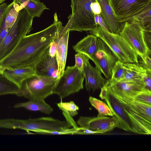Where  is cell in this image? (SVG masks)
<instances>
[{"mask_svg": "<svg viewBox=\"0 0 151 151\" xmlns=\"http://www.w3.org/2000/svg\"><path fill=\"white\" fill-rule=\"evenodd\" d=\"M15 108H23L32 111H39L49 114L53 111V109L45 101L44 99H30L27 102L15 104Z\"/></svg>", "mask_w": 151, "mask_h": 151, "instance_id": "cell-20", "label": "cell"}, {"mask_svg": "<svg viewBox=\"0 0 151 151\" xmlns=\"http://www.w3.org/2000/svg\"><path fill=\"white\" fill-rule=\"evenodd\" d=\"M123 64L124 67V72L122 78L120 81L142 80V78L148 72H151L138 63H123Z\"/></svg>", "mask_w": 151, "mask_h": 151, "instance_id": "cell-19", "label": "cell"}, {"mask_svg": "<svg viewBox=\"0 0 151 151\" xmlns=\"http://www.w3.org/2000/svg\"><path fill=\"white\" fill-rule=\"evenodd\" d=\"M89 101L90 104L98 111L97 116H114V113L109 106L104 102L90 96Z\"/></svg>", "mask_w": 151, "mask_h": 151, "instance_id": "cell-23", "label": "cell"}, {"mask_svg": "<svg viewBox=\"0 0 151 151\" xmlns=\"http://www.w3.org/2000/svg\"><path fill=\"white\" fill-rule=\"evenodd\" d=\"M124 71L123 63L118 60L112 69L111 77L109 80L114 81H120L123 77Z\"/></svg>", "mask_w": 151, "mask_h": 151, "instance_id": "cell-27", "label": "cell"}, {"mask_svg": "<svg viewBox=\"0 0 151 151\" xmlns=\"http://www.w3.org/2000/svg\"><path fill=\"white\" fill-rule=\"evenodd\" d=\"M104 100L112 110L114 115L118 120L119 128L135 133L132 122L120 101L104 86L101 89L99 95Z\"/></svg>", "mask_w": 151, "mask_h": 151, "instance_id": "cell-10", "label": "cell"}, {"mask_svg": "<svg viewBox=\"0 0 151 151\" xmlns=\"http://www.w3.org/2000/svg\"><path fill=\"white\" fill-rule=\"evenodd\" d=\"M104 86L111 92L132 98L142 91L145 88L142 80L114 81L107 80Z\"/></svg>", "mask_w": 151, "mask_h": 151, "instance_id": "cell-12", "label": "cell"}, {"mask_svg": "<svg viewBox=\"0 0 151 151\" xmlns=\"http://www.w3.org/2000/svg\"><path fill=\"white\" fill-rule=\"evenodd\" d=\"M89 33L102 40L118 60L124 63H138L137 52L119 34L111 33L98 25L96 29L89 31Z\"/></svg>", "mask_w": 151, "mask_h": 151, "instance_id": "cell-3", "label": "cell"}, {"mask_svg": "<svg viewBox=\"0 0 151 151\" xmlns=\"http://www.w3.org/2000/svg\"><path fill=\"white\" fill-rule=\"evenodd\" d=\"M99 134L97 132L93 131L86 128L79 127L77 128L76 134Z\"/></svg>", "mask_w": 151, "mask_h": 151, "instance_id": "cell-34", "label": "cell"}, {"mask_svg": "<svg viewBox=\"0 0 151 151\" xmlns=\"http://www.w3.org/2000/svg\"><path fill=\"white\" fill-rule=\"evenodd\" d=\"M75 64L74 65L79 70L83 72L84 66L90 59L85 54L78 52L75 55Z\"/></svg>", "mask_w": 151, "mask_h": 151, "instance_id": "cell-28", "label": "cell"}, {"mask_svg": "<svg viewBox=\"0 0 151 151\" xmlns=\"http://www.w3.org/2000/svg\"><path fill=\"white\" fill-rule=\"evenodd\" d=\"M109 1L114 15L122 22L133 20L151 5V0Z\"/></svg>", "mask_w": 151, "mask_h": 151, "instance_id": "cell-8", "label": "cell"}, {"mask_svg": "<svg viewBox=\"0 0 151 151\" xmlns=\"http://www.w3.org/2000/svg\"><path fill=\"white\" fill-rule=\"evenodd\" d=\"M58 37L56 39L52 42L50 45L49 48V54L52 57L55 56L58 42L59 39Z\"/></svg>", "mask_w": 151, "mask_h": 151, "instance_id": "cell-31", "label": "cell"}, {"mask_svg": "<svg viewBox=\"0 0 151 151\" xmlns=\"http://www.w3.org/2000/svg\"><path fill=\"white\" fill-rule=\"evenodd\" d=\"M34 17L23 7L19 11L16 21L0 43V61L8 55L24 37L31 30Z\"/></svg>", "mask_w": 151, "mask_h": 151, "instance_id": "cell-4", "label": "cell"}, {"mask_svg": "<svg viewBox=\"0 0 151 151\" xmlns=\"http://www.w3.org/2000/svg\"><path fill=\"white\" fill-rule=\"evenodd\" d=\"M119 35L134 50L142 61H145L150 55L151 49L145 39L143 30L136 19L125 22Z\"/></svg>", "mask_w": 151, "mask_h": 151, "instance_id": "cell-6", "label": "cell"}, {"mask_svg": "<svg viewBox=\"0 0 151 151\" xmlns=\"http://www.w3.org/2000/svg\"><path fill=\"white\" fill-rule=\"evenodd\" d=\"M57 104L59 109L62 111L67 120H71L72 118L78 114L79 107L73 101L67 102L61 101Z\"/></svg>", "mask_w": 151, "mask_h": 151, "instance_id": "cell-24", "label": "cell"}, {"mask_svg": "<svg viewBox=\"0 0 151 151\" xmlns=\"http://www.w3.org/2000/svg\"><path fill=\"white\" fill-rule=\"evenodd\" d=\"M58 78L36 75L24 81L21 89L22 96L29 99H44L53 94Z\"/></svg>", "mask_w": 151, "mask_h": 151, "instance_id": "cell-7", "label": "cell"}, {"mask_svg": "<svg viewBox=\"0 0 151 151\" xmlns=\"http://www.w3.org/2000/svg\"><path fill=\"white\" fill-rule=\"evenodd\" d=\"M151 5H150L143 12L133 19H136L138 21L144 30L151 31Z\"/></svg>", "mask_w": 151, "mask_h": 151, "instance_id": "cell-25", "label": "cell"}, {"mask_svg": "<svg viewBox=\"0 0 151 151\" xmlns=\"http://www.w3.org/2000/svg\"><path fill=\"white\" fill-rule=\"evenodd\" d=\"M94 16L95 21L96 24L107 31L110 32L106 24L101 16V14H94Z\"/></svg>", "mask_w": 151, "mask_h": 151, "instance_id": "cell-32", "label": "cell"}, {"mask_svg": "<svg viewBox=\"0 0 151 151\" xmlns=\"http://www.w3.org/2000/svg\"><path fill=\"white\" fill-rule=\"evenodd\" d=\"M63 26L58 37L55 55L58 66V78L62 75L65 70L67 53L70 31H63Z\"/></svg>", "mask_w": 151, "mask_h": 151, "instance_id": "cell-16", "label": "cell"}, {"mask_svg": "<svg viewBox=\"0 0 151 151\" xmlns=\"http://www.w3.org/2000/svg\"><path fill=\"white\" fill-rule=\"evenodd\" d=\"M136 100L145 104L151 106V91L144 90L134 98Z\"/></svg>", "mask_w": 151, "mask_h": 151, "instance_id": "cell-29", "label": "cell"}, {"mask_svg": "<svg viewBox=\"0 0 151 151\" xmlns=\"http://www.w3.org/2000/svg\"><path fill=\"white\" fill-rule=\"evenodd\" d=\"M21 8V6H19L15 2L7 13L5 18V25L7 28H10L15 22Z\"/></svg>", "mask_w": 151, "mask_h": 151, "instance_id": "cell-26", "label": "cell"}, {"mask_svg": "<svg viewBox=\"0 0 151 151\" xmlns=\"http://www.w3.org/2000/svg\"><path fill=\"white\" fill-rule=\"evenodd\" d=\"M53 24L40 32L24 37L14 48L0 61V66L12 70L33 67L51 43L59 36L62 23L56 13Z\"/></svg>", "mask_w": 151, "mask_h": 151, "instance_id": "cell-1", "label": "cell"}, {"mask_svg": "<svg viewBox=\"0 0 151 151\" xmlns=\"http://www.w3.org/2000/svg\"><path fill=\"white\" fill-rule=\"evenodd\" d=\"M6 0H0V4L4 3Z\"/></svg>", "mask_w": 151, "mask_h": 151, "instance_id": "cell-36", "label": "cell"}, {"mask_svg": "<svg viewBox=\"0 0 151 151\" xmlns=\"http://www.w3.org/2000/svg\"><path fill=\"white\" fill-rule=\"evenodd\" d=\"M91 9L94 14L99 15L101 13V9L99 4L96 1L92 3L91 5Z\"/></svg>", "mask_w": 151, "mask_h": 151, "instance_id": "cell-35", "label": "cell"}, {"mask_svg": "<svg viewBox=\"0 0 151 151\" xmlns=\"http://www.w3.org/2000/svg\"><path fill=\"white\" fill-rule=\"evenodd\" d=\"M15 2L14 1H13L12 2L9 4L5 2L0 4V29L7 13L12 8Z\"/></svg>", "mask_w": 151, "mask_h": 151, "instance_id": "cell-30", "label": "cell"}, {"mask_svg": "<svg viewBox=\"0 0 151 151\" xmlns=\"http://www.w3.org/2000/svg\"><path fill=\"white\" fill-rule=\"evenodd\" d=\"M25 8L32 16L40 17L44 11L49 9L42 2L35 0H12Z\"/></svg>", "mask_w": 151, "mask_h": 151, "instance_id": "cell-21", "label": "cell"}, {"mask_svg": "<svg viewBox=\"0 0 151 151\" xmlns=\"http://www.w3.org/2000/svg\"><path fill=\"white\" fill-rule=\"evenodd\" d=\"M2 75L21 88L24 81L36 75L33 67H28L12 70L5 69Z\"/></svg>", "mask_w": 151, "mask_h": 151, "instance_id": "cell-17", "label": "cell"}, {"mask_svg": "<svg viewBox=\"0 0 151 151\" xmlns=\"http://www.w3.org/2000/svg\"><path fill=\"white\" fill-rule=\"evenodd\" d=\"M100 6L101 16L111 33L119 34L125 22H120L114 15L109 0H95Z\"/></svg>", "mask_w": 151, "mask_h": 151, "instance_id": "cell-15", "label": "cell"}, {"mask_svg": "<svg viewBox=\"0 0 151 151\" xmlns=\"http://www.w3.org/2000/svg\"><path fill=\"white\" fill-rule=\"evenodd\" d=\"M14 95L22 96L23 91L2 75H0V96Z\"/></svg>", "mask_w": 151, "mask_h": 151, "instance_id": "cell-22", "label": "cell"}, {"mask_svg": "<svg viewBox=\"0 0 151 151\" xmlns=\"http://www.w3.org/2000/svg\"><path fill=\"white\" fill-rule=\"evenodd\" d=\"M97 44V49L91 60L101 73L109 80L111 77L112 69L118 60L107 45L98 37Z\"/></svg>", "mask_w": 151, "mask_h": 151, "instance_id": "cell-9", "label": "cell"}, {"mask_svg": "<svg viewBox=\"0 0 151 151\" xmlns=\"http://www.w3.org/2000/svg\"><path fill=\"white\" fill-rule=\"evenodd\" d=\"M83 73L85 78V87L87 91L101 89L105 85L107 80L104 78L97 67L92 66L89 61L84 66Z\"/></svg>", "mask_w": 151, "mask_h": 151, "instance_id": "cell-14", "label": "cell"}, {"mask_svg": "<svg viewBox=\"0 0 151 151\" xmlns=\"http://www.w3.org/2000/svg\"><path fill=\"white\" fill-rule=\"evenodd\" d=\"M35 0L37 1H40V0Z\"/></svg>", "mask_w": 151, "mask_h": 151, "instance_id": "cell-37", "label": "cell"}, {"mask_svg": "<svg viewBox=\"0 0 151 151\" xmlns=\"http://www.w3.org/2000/svg\"><path fill=\"white\" fill-rule=\"evenodd\" d=\"M84 74L75 65L68 66L58 78L53 90V94L61 99L78 92L83 88Z\"/></svg>", "mask_w": 151, "mask_h": 151, "instance_id": "cell-5", "label": "cell"}, {"mask_svg": "<svg viewBox=\"0 0 151 151\" xmlns=\"http://www.w3.org/2000/svg\"><path fill=\"white\" fill-rule=\"evenodd\" d=\"M97 39L98 37L94 35H88L73 46V48L76 52L83 53L91 60L98 48Z\"/></svg>", "mask_w": 151, "mask_h": 151, "instance_id": "cell-18", "label": "cell"}, {"mask_svg": "<svg viewBox=\"0 0 151 151\" xmlns=\"http://www.w3.org/2000/svg\"><path fill=\"white\" fill-rule=\"evenodd\" d=\"M80 127L101 134L119 128L120 124L116 117L106 116L97 117L81 116L77 122Z\"/></svg>", "mask_w": 151, "mask_h": 151, "instance_id": "cell-11", "label": "cell"}, {"mask_svg": "<svg viewBox=\"0 0 151 151\" xmlns=\"http://www.w3.org/2000/svg\"><path fill=\"white\" fill-rule=\"evenodd\" d=\"M72 13L63 31H89L96 29L94 14L91 6L95 0H71Z\"/></svg>", "mask_w": 151, "mask_h": 151, "instance_id": "cell-2", "label": "cell"}, {"mask_svg": "<svg viewBox=\"0 0 151 151\" xmlns=\"http://www.w3.org/2000/svg\"><path fill=\"white\" fill-rule=\"evenodd\" d=\"M49 47L42 54L33 68L37 75L58 78L57 62L55 56L52 57L49 55Z\"/></svg>", "mask_w": 151, "mask_h": 151, "instance_id": "cell-13", "label": "cell"}, {"mask_svg": "<svg viewBox=\"0 0 151 151\" xmlns=\"http://www.w3.org/2000/svg\"><path fill=\"white\" fill-rule=\"evenodd\" d=\"M6 17L2 22L0 29V43L6 36L9 30V29L7 28L5 25Z\"/></svg>", "mask_w": 151, "mask_h": 151, "instance_id": "cell-33", "label": "cell"}]
</instances>
